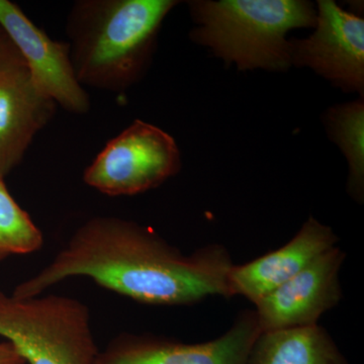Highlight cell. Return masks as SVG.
I'll list each match as a JSON object with an SVG mask.
<instances>
[{
    "label": "cell",
    "mask_w": 364,
    "mask_h": 364,
    "mask_svg": "<svg viewBox=\"0 0 364 364\" xmlns=\"http://www.w3.org/2000/svg\"><path fill=\"white\" fill-rule=\"evenodd\" d=\"M173 0H79L67 18L72 65L81 85L124 91L147 68Z\"/></svg>",
    "instance_id": "cell-2"
},
{
    "label": "cell",
    "mask_w": 364,
    "mask_h": 364,
    "mask_svg": "<svg viewBox=\"0 0 364 364\" xmlns=\"http://www.w3.org/2000/svg\"><path fill=\"white\" fill-rule=\"evenodd\" d=\"M56 104L36 90L26 68L0 73V176L21 162Z\"/></svg>",
    "instance_id": "cell-11"
},
{
    "label": "cell",
    "mask_w": 364,
    "mask_h": 364,
    "mask_svg": "<svg viewBox=\"0 0 364 364\" xmlns=\"http://www.w3.org/2000/svg\"><path fill=\"white\" fill-rule=\"evenodd\" d=\"M229 251L210 244L182 253L149 228L114 217L93 218L54 259L14 289L18 299L39 296L74 277L153 306H188L208 296L232 298Z\"/></svg>",
    "instance_id": "cell-1"
},
{
    "label": "cell",
    "mask_w": 364,
    "mask_h": 364,
    "mask_svg": "<svg viewBox=\"0 0 364 364\" xmlns=\"http://www.w3.org/2000/svg\"><path fill=\"white\" fill-rule=\"evenodd\" d=\"M26 68L25 62L13 41L0 26V73Z\"/></svg>",
    "instance_id": "cell-15"
},
{
    "label": "cell",
    "mask_w": 364,
    "mask_h": 364,
    "mask_svg": "<svg viewBox=\"0 0 364 364\" xmlns=\"http://www.w3.org/2000/svg\"><path fill=\"white\" fill-rule=\"evenodd\" d=\"M335 141L349 163L348 189L354 200L363 202L364 186V107L363 102L341 105L329 114Z\"/></svg>",
    "instance_id": "cell-13"
},
{
    "label": "cell",
    "mask_w": 364,
    "mask_h": 364,
    "mask_svg": "<svg viewBox=\"0 0 364 364\" xmlns=\"http://www.w3.org/2000/svg\"><path fill=\"white\" fill-rule=\"evenodd\" d=\"M181 165L174 139L136 119L107 144L86 168L83 181L107 196H135L176 176Z\"/></svg>",
    "instance_id": "cell-5"
},
{
    "label": "cell",
    "mask_w": 364,
    "mask_h": 364,
    "mask_svg": "<svg viewBox=\"0 0 364 364\" xmlns=\"http://www.w3.org/2000/svg\"><path fill=\"white\" fill-rule=\"evenodd\" d=\"M4 257H6V255H4V254L0 253V260L4 259Z\"/></svg>",
    "instance_id": "cell-17"
},
{
    "label": "cell",
    "mask_w": 364,
    "mask_h": 364,
    "mask_svg": "<svg viewBox=\"0 0 364 364\" xmlns=\"http://www.w3.org/2000/svg\"><path fill=\"white\" fill-rule=\"evenodd\" d=\"M44 243L42 232L9 193L0 176V253L30 254Z\"/></svg>",
    "instance_id": "cell-14"
},
{
    "label": "cell",
    "mask_w": 364,
    "mask_h": 364,
    "mask_svg": "<svg viewBox=\"0 0 364 364\" xmlns=\"http://www.w3.org/2000/svg\"><path fill=\"white\" fill-rule=\"evenodd\" d=\"M0 336L26 364H97L100 355L87 306L58 294L0 293Z\"/></svg>",
    "instance_id": "cell-4"
},
{
    "label": "cell",
    "mask_w": 364,
    "mask_h": 364,
    "mask_svg": "<svg viewBox=\"0 0 364 364\" xmlns=\"http://www.w3.org/2000/svg\"><path fill=\"white\" fill-rule=\"evenodd\" d=\"M260 333L255 310H245L227 332L203 343H182L148 334L122 335L100 351L97 364H247Z\"/></svg>",
    "instance_id": "cell-6"
},
{
    "label": "cell",
    "mask_w": 364,
    "mask_h": 364,
    "mask_svg": "<svg viewBox=\"0 0 364 364\" xmlns=\"http://www.w3.org/2000/svg\"><path fill=\"white\" fill-rule=\"evenodd\" d=\"M316 31L291 44V63L308 66L345 90L364 87V21L331 0L318 2Z\"/></svg>",
    "instance_id": "cell-9"
},
{
    "label": "cell",
    "mask_w": 364,
    "mask_h": 364,
    "mask_svg": "<svg viewBox=\"0 0 364 364\" xmlns=\"http://www.w3.org/2000/svg\"><path fill=\"white\" fill-rule=\"evenodd\" d=\"M0 364H26L9 343L0 344Z\"/></svg>",
    "instance_id": "cell-16"
},
{
    "label": "cell",
    "mask_w": 364,
    "mask_h": 364,
    "mask_svg": "<svg viewBox=\"0 0 364 364\" xmlns=\"http://www.w3.org/2000/svg\"><path fill=\"white\" fill-rule=\"evenodd\" d=\"M198 28L191 38L240 70L289 68L287 33L315 26L317 13L299 0H222L191 2Z\"/></svg>",
    "instance_id": "cell-3"
},
{
    "label": "cell",
    "mask_w": 364,
    "mask_h": 364,
    "mask_svg": "<svg viewBox=\"0 0 364 364\" xmlns=\"http://www.w3.org/2000/svg\"><path fill=\"white\" fill-rule=\"evenodd\" d=\"M247 364H349L322 326L261 332Z\"/></svg>",
    "instance_id": "cell-12"
},
{
    "label": "cell",
    "mask_w": 364,
    "mask_h": 364,
    "mask_svg": "<svg viewBox=\"0 0 364 364\" xmlns=\"http://www.w3.org/2000/svg\"><path fill=\"white\" fill-rule=\"evenodd\" d=\"M346 254L334 246L255 304L261 332L318 325L342 299L340 270Z\"/></svg>",
    "instance_id": "cell-8"
},
{
    "label": "cell",
    "mask_w": 364,
    "mask_h": 364,
    "mask_svg": "<svg viewBox=\"0 0 364 364\" xmlns=\"http://www.w3.org/2000/svg\"><path fill=\"white\" fill-rule=\"evenodd\" d=\"M337 242L338 237L331 228L310 217L286 245L244 264H234L228 279L230 294L244 296L255 305Z\"/></svg>",
    "instance_id": "cell-10"
},
{
    "label": "cell",
    "mask_w": 364,
    "mask_h": 364,
    "mask_svg": "<svg viewBox=\"0 0 364 364\" xmlns=\"http://www.w3.org/2000/svg\"><path fill=\"white\" fill-rule=\"evenodd\" d=\"M0 26L13 41L41 95L72 114L90 111V98L79 83L69 43L52 40L9 0H0Z\"/></svg>",
    "instance_id": "cell-7"
}]
</instances>
